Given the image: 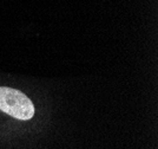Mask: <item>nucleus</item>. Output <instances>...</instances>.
Here are the masks:
<instances>
[{
    "mask_svg": "<svg viewBox=\"0 0 158 149\" xmlns=\"http://www.w3.org/2000/svg\"><path fill=\"white\" fill-rule=\"evenodd\" d=\"M0 110L14 118L27 121L34 115V105L19 90L0 86Z\"/></svg>",
    "mask_w": 158,
    "mask_h": 149,
    "instance_id": "1",
    "label": "nucleus"
}]
</instances>
